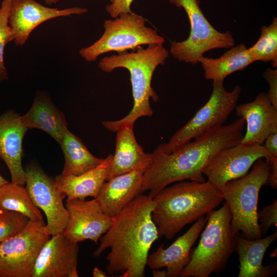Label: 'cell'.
<instances>
[{
  "instance_id": "6da1fadb",
  "label": "cell",
  "mask_w": 277,
  "mask_h": 277,
  "mask_svg": "<svg viewBox=\"0 0 277 277\" xmlns=\"http://www.w3.org/2000/svg\"><path fill=\"white\" fill-rule=\"evenodd\" d=\"M153 199L138 195L112 217L107 232L100 239L93 253L98 257L106 249L107 271L122 277H143L149 252L159 239L157 227L152 219Z\"/></svg>"
},
{
  "instance_id": "7a4b0ae2",
  "label": "cell",
  "mask_w": 277,
  "mask_h": 277,
  "mask_svg": "<svg viewBox=\"0 0 277 277\" xmlns=\"http://www.w3.org/2000/svg\"><path fill=\"white\" fill-rule=\"evenodd\" d=\"M245 122L239 118L228 125L210 130L170 154L156 148L152 161L143 173L140 194L149 191L152 199L173 183L185 180L204 182L203 171L221 150L239 144Z\"/></svg>"
},
{
  "instance_id": "3957f363",
  "label": "cell",
  "mask_w": 277,
  "mask_h": 277,
  "mask_svg": "<svg viewBox=\"0 0 277 277\" xmlns=\"http://www.w3.org/2000/svg\"><path fill=\"white\" fill-rule=\"evenodd\" d=\"M153 200L152 219L159 237L171 240L186 225L215 209L224 199L220 190L207 180H185L166 187Z\"/></svg>"
},
{
  "instance_id": "277c9868",
  "label": "cell",
  "mask_w": 277,
  "mask_h": 277,
  "mask_svg": "<svg viewBox=\"0 0 277 277\" xmlns=\"http://www.w3.org/2000/svg\"><path fill=\"white\" fill-rule=\"evenodd\" d=\"M168 57L163 44H157L131 52L117 53L100 61L98 67L104 72H111L120 68L128 70L133 98V107L126 116L116 121H103L102 125L108 131L116 132L125 127L134 126L141 117L152 115L150 100L156 102L159 97L151 86L152 78L157 66L164 65Z\"/></svg>"
},
{
  "instance_id": "5b68a950",
  "label": "cell",
  "mask_w": 277,
  "mask_h": 277,
  "mask_svg": "<svg viewBox=\"0 0 277 277\" xmlns=\"http://www.w3.org/2000/svg\"><path fill=\"white\" fill-rule=\"evenodd\" d=\"M206 216L205 228L181 277H208L213 273H220L235 251V234L227 203L225 202L220 208L211 210Z\"/></svg>"
},
{
  "instance_id": "8992f818",
  "label": "cell",
  "mask_w": 277,
  "mask_h": 277,
  "mask_svg": "<svg viewBox=\"0 0 277 277\" xmlns=\"http://www.w3.org/2000/svg\"><path fill=\"white\" fill-rule=\"evenodd\" d=\"M257 160L244 176L229 181L219 187L231 214V227L235 235L258 239L262 234L257 219L259 193L268 185L271 172L269 163Z\"/></svg>"
},
{
  "instance_id": "52a82bcc",
  "label": "cell",
  "mask_w": 277,
  "mask_h": 277,
  "mask_svg": "<svg viewBox=\"0 0 277 277\" xmlns=\"http://www.w3.org/2000/svg\"><path fill=\"white\" fill-rule=\"evenodd\" d=\"M104 32L91 45L79 53L86 61H95L101 54L134 49L142 45L163 44L165 38L157 31L146 26V19L133 11L121 14L104 23Z\"/></svg>"
},
{
  "instance_id": "ba28073f",
  "label": "cell",
  "mask_w": 277,
  "mask_h": 277,
  "mask_svg": "<svg viewBox=\"0 0 277 277\" xmlns=\"http://www.w3.org/2000/svg\"><path fill=\"white\" fill-rule=\"evenodd\" d=\"M223 82H212V91L208 101L167 143L160 144L156 148L157 150L170 154L192 140L224 125L235 109L242 89L236 85L232 90L227 91Z\"/></svg>"
},
{
  "instance_id": "9c48e42d",
  "label": "cell",
  "mask_w": 277,
  "mask_h": 277,
  "mask_svg": "<svg viewBox=\"0 0 277 277\" xmlns=\"http://www.w3.org/2000/svg\"><path fill=\"white\" fill-rule=\"evenodd\" d=\"M179 8H183L190 24L188 37L182 42L173 41L170 52L179 62L195 65L205 53L215 49L230 48L235 41L230 31L224 32L215 29L207 20L201 9L200 0H169Z\"/></svg>"
},
{
  "instance_id": "30bf717a",
  "label": "cell",
  "mask_w": 277,
  "mask_h": 277,
  "mask_svg": "<svg viewBox=\"0 0 277 277\" xmlns=\"http://www.w3.org/2000/svg\"><path fill=\"white\" fill-rule=\"evenodd\" d=\"M51 235L44 220H29L0 243V277H31L38 255Z\"/></svg>"
},
{
  "instance_id": "8fae6325",
  "label": "cell",
  "mask_w": 277,
  "mask_h": 277,
  "mask_svg": "<svg viewBox=\"0 0 277 277\" xmlns=\"http://www.w3.org/2000/svg\"><path fill=\"white\" fill-rule=\"evenodd\" d=\"M26 188L33 202L44 212L46 227L51 235L62 233L68 220V211L64 205L65 194L56 186L55 180L34 164L25 169Z\"/></svg>"
},
{
  "instance_id": "7c38bea8",
  "label": "cell",
  "mask_w": 277,
  "mask_h": 277,
  "mask_svg": "<svg viewBox=\"0 0 277 277\" xmlns=\"http://www.w3.org/2000/svg\"><path fill=\"white\" fill-rule=\"evenodd\" d=\"M260 159L268 162L271 159L263 145L239 143L217 152L204 169L203 174L219 188L229 181L247 174Z\"/></svg>"
},
{
  "instance_id": "4fadbf2b",
  "label": "cell",
  "mask_w": 277,
  "mask_h": 277,
  "mask_svg": "<svg viewBox=\"0 0 277 277\" xmlns=\"http://www.w3.org/2000/svg\"><path fill=\"white\" fill-rule=\"evenodd\" d=\"M68 220L63 234L78 243L90 240L97 244L110 227L112 217L106 215L96 199H67Z\"/></svg>"
},
{
  "instance_id": "5bb4252c",
  "label": "cell",
  "mask_w": 277,
  "mask_h": 277,
  "mask_svg": "<svg viewBox=\"0 0 277 277\" xmlns=\"http://www.w3.org/2000/svg\"><path fill=\"white\" fill-rule=\"evenodd\" d=\"M87 9L73 7L63 9L45 6L35 0H10L8 24L12 42L22 46L33 30L43 23L56 17L82 15Z\"/></svg>"
},
{
  "instance_id": "9a60e30c",
  "label": "cell",
  "mask_w": 277,
  "mask_h": 277,
  "mask_svg": "<svg viewBox=\"0 0 277 277\" xmlns=\"http://www.w3.org/2000/svg\"><path fill=\"white\" fill-rule=\"evenodd\" d=\"M43 246L31 277H77L79 247L63 233L51 236Z\"/></svg>"
},
{
  "instance_id": "2e32d148",
  "label": "cell",
  "mask_w": 277,
  "mask_h": 277,
  "mask_svg": "<svg viewBox=\"0 0 277 277\" xmlns=\"http://www.w3.org/2000/svg\"><path fill=\"white\" fill-rule=\"evenodd\" d=\"M236 115L246 124L245 134L240 143L263 145L270 134L277 133V108L267 93H260L252 102L236 105Z\"/></svg>"
},
{
  "instance_id": "e0dca14e",
  "label": "cell",
  "mask_w": 277,
  "mask_h": 277,
  "mask_svg": "<svg viewBox=\"0 0 277 277\" xmlns=\"http://www.w3.org/2000/svg\"><path fill=\"white\" fill-rule=\"evenodd\" d=\"M29 129L21 116L13 110L0 115V157L10 173L12 183L24 185L25 172L22 165L23 140Z\"/></svg>"
},
{
  "instance_id": "ac0fdd59",
  "label": "cell",
  "mask_w": 277,
  "mask_h": 277,
  "mask_svg": "<svg viewBox=\"0 0 277 277\" xmlns=\"http://www.w3.org/2000/svg\"><path fill=\"white\" fill-rule=\"evenodd\" d=\"M207 217L197 219L193 225L171 245L165 248L162 244L148 255L147 265L151 269L165 267L168 277L180 276L190 259L192 247L205 226Z\"/></svg>"
},
{
  "instance_id": "d6986e66",
  "label": "cell",
  "mask_w": 277,
  "mask_h": 277,
  "mask_svg": "<svg viewBox=\"0 0 277 277\" xmlns=\"http://www.w3.org/2000/svg\"><path fill=\"white\" fill-rule=\"evenodd\" d=\"M144 171L122 174L104 182L96 197L103 212L113 217L140 194Z\"/></svg>"
},
{
  "instance_id": "ffe728a7",
  "label": "cell",
  "mask_w": 277,
  "mask_h": 277,
  "mask_svg": "<svg viewBox=\"0 0 277 277\" xmlns=\"http://www.w3.org/2000/svg\"><path fill=\"white\" fill-rule=\"evenodd\" d=\"M116 133L115 153L109 167L106 181L134 171L144 172L152 161V153H146L137 143L133 126L125 127Z\"/></svg>"
},
{
  "instance_id": "44dd1931",
  "label": "cell",
  "mask_w": 277,
  "mask_h": 277,
  "mask_svg": "<svg viewBox=\"0 0 277 277\" xmlns=\"http://www.w3.org/2000/svg\"><path fill=\"white\" fill-rule=\"evenodd\" d=\"M277 239V230L264 238L248 239L238 234L234 236L235 251L239 259V277H269L277 271V263L266 266L263 260L267 248Z\"/></svg>"
},
{
  "instance_id": "7402d4cb",
  "label": "cell",
  "mask_w": 277,
  "mask_h": 277,
  "mask_svg": "<svg viewBox=\"0 0 277 277\" xmlns=\"http://www.w3.org/2000/svg\"><path fill=\"white\" fill-rule=\"evenodd\" d=\"M28 129H40L52 136L58 143L68 129L64 114L42 91L36 93L29 110L21 116Z\"/></svg>"
},
{
  "instance_id": "603a6c76",
  "label": "cell",
  "mask_w": 277,
  "mask_h": 277,
  "mask_svg": "<svg viewBox=\"0 0 277 277\" xmlns=\"http://www.w3.org/2000/svg\"><path fill=\"white\" fill-rule=\"evenodd\" d=\"M112 157V154L108 155L98 166L80 175H57L54 179L56 186L67 199L96 198L106 181Z\"/></svg>"
},
{
  "instance_id": "cb8c5ba5",
  "label": "cell",
  "mask_w": 277,
  "mask_h": 277,
  "mask_svg": "<svg viewBox=\"0 0 277 277\" xmlns=\"http://www.w3.org/2000/svg\"><path fill=\"white\" fill-rule=\"evenodd\" d=\"M253 62L248 48L244 44L231 47L219 58L203 56L199 59L205 78L213 82H224L230 74L244 70Z\"/></svg>"
},
{
  "instance_id": "d4e9b609",
  "label": "cell",
  "mask_w": 277,
  "mask_h": 277,
  "mask_svg": "<svg viewBox=\"0 0 277 277\" xmlns=\"http://www.w3.org/2000/svg\"><path fill=\"white\" fill-rule=\"evenodd\" d=\"M65 156L63 175H78L101 164L104 159L93 155L82 140L68 129L59 143Z\"/></svg>"
},
{
  "instance_id": "484cf974",
  "label": "cell",
  "mask_w": 277,
  "mask_h": 277,
  "mask_svg": "<svg viewBox=\"0 0 277 277\" xmlns=\"http://www.w3.org/2000/svg\"><path fill=\"white\" fill-rule=\"evenodd\" d=\"M0 209L20 213L31 221L43 220L24 185L8 183L0 188Z\"/></svg>"
},
{
  "instance_id": "4316f807",
  "label": "cell",
  "mask_w": 277,
  "mask_h": 277,
  "mask_svg": "<svg viewBox=\"0 0 277 277\" xmlns=\"http://www.w3.org/2000/svg\"><path fill=\"white\" fill-rule=\"evenodd\" d=\"M261 35L251 47L248 48L254 62H271L273 68L277 67V18L274 17L268 26L261 28Z\"/></svg>"
},
{
  "instance_id": "83f0119b",
  "label": "cell",
  "mask_w": 277,
  "mask_h": 277,
  "mask_svg": "<svg viewBox=\"0 0 277 277\" xmlns=\"http://www.w3.org/2000/svg\"><path fill=\"white\" fill-rule=\"evenodd\" d=\"M10 0H3L0 7V81L8 78V73L5 65L4 53L7 44L11 39V32L8 24Z\"/></svg>"
},
{
  "instance_id": "f1b7e54d",
  "label": "cell",
  "mask_w": 277,
  "mask_h": 277,
  "mask_svg": "<svg viewBox=\"0 0 277 277\" xmlns=\"http://www.w3.org/2000/svg\"><path fill=\"white\" fill-rule=\"evenodd\" d=\"M29 221L20 213L0 209V243L22 230Z\"/></svg>"
},
{
  "instance_id": "f546056e",
  "label": "cell",
  "mask_w": 277,
  "mask_h": 277,
  "mask_svg": "<svg viewBox=\"0 0 277 277\" xmlns=\"http://www.w3.org/2000/svg\"><path fill=\"white\" fill-rule=\"evenodd\" d=\"M257 219L263 235L273 226L277 225V201L258 211Z\"/></svg>"
},
{
  "instance_id": "4dcf8cb0",
  "label": "cell",
  "mask_w": 277,
  "mask_h": 277,
  "mask_svg": "<svg viewBox=\"0 0 277 277\" xmlns=\"http://www.w3.org/2000/svg\"><path fill=\"white\" fill-rule=\"evenodd\" d=\"M263 76L269 84V90L267 93L269 98L273 106L277 108V68H267Z\"/></svg>"
},
{
  "instance_id": "1f68e13d",
  "label": "cell",
  "mask_w": 277,
  "mask_h": 277,
  "mask_svg": "<svg viewBox=\"0 0 277 277\" xmlns=\"http://www.w3.org/2000/svg\"><path fill=\"white\" fill-rule=\"evenodd\" d=\"M110 4L105 7L106 12L112 18H115L122 13L131 12V5L133 0H110Z\"/></svg>"
},
{
  "instance_id": "d6a6232c",
  "label": "cell",
  "mask_w": 277,
  "mask_h": 277,
  "mask_svg": "<svg viewBox=\"0 0 277 277\" xmlns=\"http://www.w3.org/2000/svg\"><path fill=\"white\" fill-rule=\"evenodd\" d=\"M263 145L271 158L277 157V133L269 135L265 141Z\"/></svg>"
},
{
  "instance_id": "836d02e7",
  "label": "cell",
  "mask_w": 277,
  "mask_h": 277,
  "mask_svg": "<svg viewBox=\"0 0 277 277\" xmlns=\"http://www.w3.org/2000/svg\"><path fill=\"white\" fill-rule=\"evenodd\" d=\"M271 167V172L269 184L272 188H277V157L271 158L269 161Z\"/></svg>"
},
{
  "instance_id": "e575fe53",
  "label": "cell",
  "mask_w": 277,
  "mask_h": 277,
  "mask_svg": "<svg viewBox=\"0 0 277 277\" xmlns=\"http://www.w3.org/2000/svg\"><path fill=\"white\" fill-rule=\"evenodd\" d=\"M152 275L154 277H166L167 272L166 269L164 270H160V269H152Z\"/></svg>"
},
{
  "instance_id": "d590c367",
  "label": "cell",
  "mask_w": 277,
  "mask_h": 277,
  "mask_svg": "<svg viewBox=\"0 0 277 277\" xmlns=\"http://www.w3.org/2000/svg\"><path fill=\"white\" fill-rule=\"evenodd\" d=\"M94 277H105L107 276L106 273L98 267H95L92 273Z\"/></svg>"
},
{
  "instance_id": "8d00e7d4",
  "label": "cell",
  "mask_w": 277,
  "mask_h": 277,
  "mask_svg": "<svg viewBox=\"0 0 277 277\" xmlns=\"http://www.w3.org/2000/svg\"><path fill=\"white\" fill-rule=\"evenodd\" d=\"M44 2L48 5H52L57 4L58 0H43Z\"/></svg>"
},
{
  "instance_id": "74e56055",
  "label": "cell",
  "mask_w": 277,
  "mask_h": 277,
  "mask_svg": "<svg viewBox=\"0 0 277 277\" xmlns=\"http://www.w3.org/2000/svg\"><path fill=\"white\" fill-rule=\"evenodd\" d=\"M9 183L0 174V188L4 185Z\"/></svg>"
},
{
  "instance_id": "f35d334b",
  "label": "cell",
  "mask_w": 277,
  "mask_h": 277,
  "mask_svg": "<svg viewBox=\"0 0 277 277\" xmlns=\"http://www.w3.org/2000/svg\"><path fill=\"white\" fill-rule=\"evenodd\" d=\"M275 251H276V249H275V250H274L272 251V252L270 253V256H271V257H275V256H276V255L275 254Z\"/></svg>"
},
{
  "instance_id": "ab89813d",
  "label": "cell",
  "mask_w": 277,
  "mask_h": 277,
  "mask_svg": "<svg viewBox=\"0 0 277 277\" xmlns=\"http://www.w3.org/2000/svg\"><path fill=\"white\" fill-rule=\"evenodd\" d=\"M3 0H0V7H1V4H2V2Z\"/></svg>"
}]
</instances>
